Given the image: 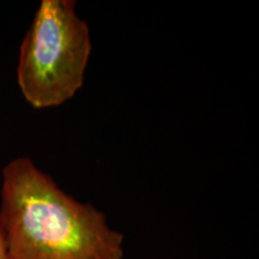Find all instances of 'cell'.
<instances>
[{"label":"cell","mask_w":259,"mask_h":259,"mask_svg":"<svg viewBox=\"0 0 259 259\" xmlns=\"http://www.w3.org/2000/svg\"><path fill=\"white\" fill-rule=\"evenodd\" d=\"M0 220L11 259H121V233L65 193L29 158L3 169Z\"/></svg>","instance_id":"cell-1"},{"label":"cell","mask_w":259,"mask_h":259,"mask_svg":"<svg viewBox=\"0 0 259 259\" xmlns=\"http://www.w3.org/2000/svg\"><path fill=\"white\" fill-rule=\"evenodd\" d=\"M92 38L73 0H44L21 46L17 83L29 105L51 108L82 88Z\"/></svg>","instance_id":"cell-2"},{"label":"cell","mask_w":259,"mask_h":259,"mask_svg":"<svg viewBox=\"0 0 259 259\" xmlns=\"http://www.w3.org/2000/svg\"><path fill=\"white\" fill-rule=\"evenodd\" d=\"M0 259H11L9 252L8 239H6L5 229L2 220H0Z\"/></svg>","instance_id":"cell-3"}]
</instances>
